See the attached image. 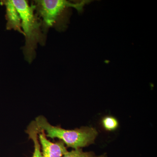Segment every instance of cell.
I'll use <instances>...</instances> for the list:
<instances>
[{
	"label": "cell",
	"mask_w": 157,
	"mask_h": 157,
	"mask_svg": "<svg viewBox=\"0 0 157 157\" xmlns=\"http://www.w3.org/2000/svg\"><path fill=\"white\" fill-rule=\"evenodd\" d=\"M11 1L20 16L21 29L25 37V54L30 62L33 58L37 43L42 40L40 24L34 14L33 6H30L25 0Z\"/></svg>",
	"instance_id": "2"
},
{
	"label": "cell",
	"mask_w": 157,
	"mask_h": 157,
	"mask_svg": "<svg viewBox=\"0 0 157 157\" xmlns=\"http://www.w3.org/2000/svg\"><path fill=\"white\" fill-rule=\"evenodd\" d=\"M38 137L43 157H63L68 151L63 141L51 142L47 139L44 131L39 128Z\"/></svg>",
	"instance_id": "4"
},
{
	"label": "cell",
	"mask_w": 157,
	"mask_h": 157,
	"mask_svg": "<svg viewBox=\"0 0 157 157\" xmlns=\"http://www.w3.org/2000/svg\"><path fill=\"white\" fill-rule=\"evenodd\" d=\"M92 152H84L81 148L67 151L63 157H97Z\"/></svg>",
	"instance_id": "8"
},
{
	"label": "cell",
	"mask_w": 157,
	"mask_h": 157,
	"mask_svg": "<svg viewBox=\"0 0 157 157\" xmlns=\"http://www.w3.org/2000/svg\"><path fill=\"white\" fill-rule=\"evenodd\" d=\"M35 122L38 128L44 131L46 137L58 138L67 146L74 149L92 144L94 142L98 135L97 130L91 127L66 130L60 127L54 126L42 116L37 117Z\"/></svg>",
	"instance_id": "1"
},
{
	"label": "cell",
	"mask_w": 157,
	"mask_h": 157,
	"mask_svg": "<svg viewBox=\"0 0 157 157\" xmlns=\"http://www.w3.org/2000/svg\"><path fill=\"white\" fill-rule=\"evenodd\" d=\"M102 123L104 128L108 131H114L118 126L117 120L111 116L104 117L102 120Z\"/></svg>",
	"instance_id": "7"
},
{
	"label": "cell",
	"mask_w": 157,
	"mask_h": 157,
	"mask_svg": "<svg viewBox=\"0 0 157 157\" xmlns=\"http://www.w3.org/2000/svg\"><path fill=\"white\" fill-rule=\"evenodd\" d=\"M6 8V17L7 20L6 28L8 30L14 29L24 35L21 27V19L17 9L11 0L1 2Z\"/></svg>",
	"instance_id": "5"
},
{
	"label": "cell",
	"mask_w": 157,
	"mask_h": 157,
	"mask_svg": "<svg viewBox=\"0 0 157 157\" xmlns=\"http://www.w3.org/2000/svg\"><path fill=\"white\" fill-rule=\"evenodd\" d=\"M89 1L72 3L65 0H41L37 1L39 13L46 27L52 26L57 18L65 9L73 7L78 11L82 10L83 6Z\"/></svg>",
	"instance_id": "3"
},
{
	"label": "cell",
	"mask_w": 157,
	"mask_h": 157,
	"mask_svg": "<svg viewBox=\"0 0 157 157\" xmlns=\"http://www.w3.org/2000/svg\"><path fill=\"white\" fill-rule=\"evenodd\" d=\"M97 157H106V155H101L99 156H97Z\"/></svg>",
	"instance_id": "9"
},
{
	"label": "cell",
	"mask_w": 157,
	"mask_h": 157,
	"mask_svg": "<svg viewBox=\"0 0 157 157\" xmlns=\"http://www.w3.org/2000/svg\"><path fill=\"white\" fill-rule=\"evenodd\" d=\"M39 130V128L37 126L36 122L33 121L30 124L26 131L29 137L33 141L34 151L32 157H43L38 137Z\"/></svg>",
	"instance_id": "6"
}]
</instances>
